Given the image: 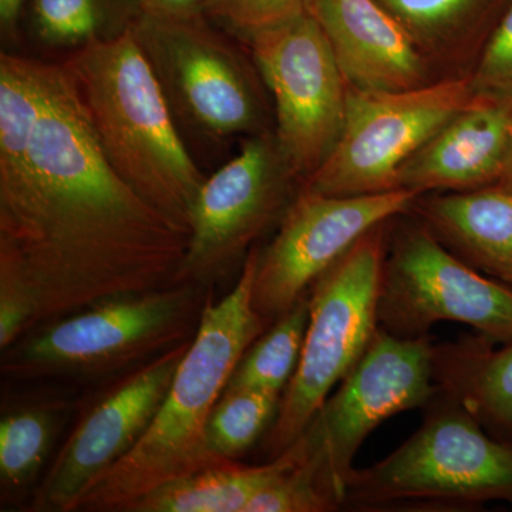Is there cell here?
Wrapping results in <instances>:
<instances>
[{
	"mask_svg": "<svg viewBox=\"0 0 512 512\" xmlns=\"http://www.w3.org/2000/svg\"><path fill=\"white\" fill-rule=\"evenodd\" d=\"M190 228L116 173L66 64L0 55V296L30 323L184 282Z\"/></svg>",
	"mask_w": 512,
	"mask_h": 512,
	"instance_id": "6da1fadb",
	"label": "cell"
},
{
	"mask_svg": "<svg viewBox=\"0 0 512 512\" xmlns=\"http://www.w3.org/2000/svg\"><path fill=\"white\" fill-rule=\"evenodd\" d=\"M258 256L252 248L234 289L205 306L150 426L87 485L74 511H128L158 488L225 461L211 453L208 423L238 363L268 325L252 301Z\"/></svg>",
	"mask_w": 512,
	"mask_h": 512,
	"instance_id": "7a4b0ae2",
	"label": "cell"
},
{
	"mask_svg": "<svg viewBox=\"0 0 512 512\" xmlns=\"http://www.w3.org/2000/svg\"><path fill=\"white\" fill-rule=\"evenodd\" d=\"M111 167L144 200L190 228L201 173L133 29L96 40L63 62Z\"/></svg>",
	"mask_w": 512,
	"mask_h": 512,
	"instance_id": "3957f363",
	"label": "cell"
},
{
	"mask_svg": "<svg viewBox=\"0 0 512 512\" xmlns=\"http://www.w3.org/2000/svg\"><path fill=\"white\" fill-rule=\"evenodd\" d=\"M439 393L440 390H439ZM402 446L353 471L342 507L353 511H466L512 507V441L497 439L441 393Z\"/></svg>",
	"mask_w": 512,
	"mask_h": 512,
	"instance_id": "277c9868",
	"label": "cell"
},
{
	"mask_svg": "<svg viewBox=\"0 0 512 512\" xmlns=\"http://www.w3.org/2000/svg\"><path fill=\"white\" fill-rule=\"evenodd\" d=\"M386 225L363 235L316 279L301 359L279 402L266 448L281 456L301 439L322 404L359 362L379 326Z\"/></svg>",
	"mask_w": 512,
	"mask_h": 512,
	"instance_id": "5b68a950",
	"label": "cell"
},
{
	"mask_svg": "<svg viewBox=\"0 0 512 512\" xmlns=\"http://www.w3.org/2000/svg\"><path fill=\"white\" fill-rule=\"evenodd\" d=\"M429 336L400 338L377 329L369 348L303 431V457L342 507L353 461L369 434L390 417L429 406L439 394Z\"/></svg>",
	"mask_w": 512,
	"mask_h": 512,
	"instance_id": "8992f818",
	"label": "cell"
},
{
	"mask_svg": "<svg viewBox=\"0 0 512 512\" xmlns=\"http://www.w3.org/2000/svg\"><path fill=\"white\" fill-rule=\"evenodd\" d=\"M473 97L470 77L402 92L349 87L338 141L318 170L306 178L303 190L333 197L397 190L403 165Z\"/></svg>",
	"mask_w": 512,
	"mask_h": 512,
	"instance_id": "52a82bcc",
	"label": "cell"
},
{
	"mask_svg": "<svg viewBox=\"0 0 512 512\" xmlns=\"http://www.w3.org/2000/svg\"><path fill=\"white\" fill-rule=\"evenodd\" d=\"M131 29L177 124L211 140L264 133L258 69L204 18L140 15Z\"/></svg>",
	"mask_w": 512,
	"mask_h": 512,
	"instance_id": "ba28073f",
	"label": "cell"
},
{
	"mask_svg": "<svg viewBox=\"0 0 512 512\" xmlns=\"http://www.w3.org/2000/svg\"><path fill=\"white\" fill-rule=\"evenodd\" d=\"M439 322L512 342V289L458 258L424 222L402 225L384 259L379 326L423 338Z\"/></svg>",
	"mask_w": 512,
	"mask_h": 512,
	"instance_id": "9c48e42d",
	"label": "cell"
},
{
	"mask_svg": "<svg viewBox=\"0 0 512 512\" xmlns=\"http://www.w3.org/2000/svg\"><path fill=\"white\" fill-rule=\"evenodd\" d=\"M248 42L274 97L276 144L286 165L305 183L338 141L349 84L311 13L262 30Z\"/></svg>",
	"mask_w": 512,
	"mask_h": 512,
	"instance_id": "30bf717a",
	"label": "cell"
},
{
	"mask_svg": "<svg viewBox=\"0 0 512 512\" xmlns=\"http://www.w3.org/2000/svg\"><path fill=\"white\" fill-rule=\"evenodd\" d=\"M420 197L409 188L353 197L302 188L269 247L259 249L256 312L268 323L281 318L363 235L403 215Z\"/></svg>",
	"mask_w": 512,
	"mask_h": 512,
	"instance_id": "8fae6325",
	"label": "cell"
},
{
	"mask_svg": "<svg viewBox=\"0 0 512 512\" xmlns=\"http://www.w3.org/2000/svg\"><path fill=\"white\" fill-rule=\"evenodd\" d=\"M275 136H249L237 156L205 178L190 211V247L184 281H204L222 271L275 221L284 220L295 198Z\"/></svg>",
	"mask_w": 512,
	"mask_h": 512,
	"instance_id": "7c38bea8",
	"label": "cell"
},
{
	"mask_svg": "<svg viewBox=\"0 0 512 512\" xmlns=\"http://www.w3.org/2000/svg\"><path fill=\"white\" fill-rule=\"evenodd\" d=\"M188 345L158 357L83 420L47 476L37 507L74 511L87 485L136 446L160 409Z\"/></svg>",
	"mask_w": 512,
	"mask_h": 512,
	"instance_id": "4fadbf2b",
	"label": "cell"
},
{
	"mask_svg": "<svg viewBox=\"0 0 512 512\" xmlns=\"http://www.w3.org/2000/svg\"><path fill=\"white\" fill-rule=\"evenodd\" d=\"M191 289L113 299L62 320L23 349L26 369L97 366L163 338L190 303Z\"/></svg>",
	"mask_w": 512,
	"mask_h": 512,
	"instance_id": "5bb4252c",
	"label": "cell"
},
{
	"mask_svg": "<svg viewBox=\"0 0 512 512\" xmlns=\"http://www.w3.org/2000/svg\"><path fill=\"white\" fill-rule=\"evenodd\" d=\"M309 13L352 89L402 92L429 83L419 43L377 0H312Z\"/></svg>",
	"mask_w": 512,
	"mask_h": 512,
	"instance_id": "9a60e30c",
	"label": "cell"
},
{
	"mask_svg": "<svg viewBox=\"0 0 512 512\" xmlns=\"http://www.w3.org/2000/svg\"><path fill=\"white\" fill-rule=\"evenodd\" d=\"M512 107L474 94L399 173V187L420 192L478 190L504 181Z\"/></svg>",
	"mask_w": 512,
	"mask_h": 512,
	"instance_id": "2e32d148",
	"label": "cell"
},
{
	"mask_svg": "<svg viewBox=\"0 0 512 512\" xmlns=\"http://www.w3.org/2000/svg\"><path fill=\"white\" fill-rule=\"evenodd\" d=\"M424 224L458 258L512 289V184L421 201Z\"/></svg>",
	"mask_w": 512,
	"mask_h": 512,
	"instance_id": "e0dca14e",
	"label": "cell"
},
{
	"mask_svg": "<svg viewBox=\"0 0 512 512\" xmlns=\"http://www.w3.org/2000/svg\"><path fill=\"white\" fill-rule=\"evenodd\" d=\"M434 379L485 430L512 441V342L476 333L437 345Z\"/></svg>",
	"mask_w": 512,
	"mask_h": 512,
	"instance_id": "ac0fdd59",
	"label": "cell"
},
{
	"mask_svg": "<svg viewBox=\"0 0 512 512\" xmlns=\"http://www.w3.org/2000/svg\"><path fill=\"white\" fill-rule=\"evenodd\" d=\"M296 441L281 456L261 466L221 461L183 480L164 485L128 512H245L256 494L301 461Z\"/></svg>",
	"mask_w": 512,
	"mask_h": 512,
	"instance_id": "d6986e66",
	"label": "cell"
},
{
	"mask_svg": "<svg viewBox=\"0 0 512 512\" xmlns=\"http://www.w3.org/2000/svg\"><path fill=\"white\" fill-rule=\"evenodd\" d=\"M140 16L136 0H33V28L52 47H80L111 39Z\"/></svg>",
	"mask_w": 512,
	"mask_h": 512,
	"instance_id": "ffe728a7",
	"label": "cell"
},
{
	"mask_svg": "<svg viewBox=\"0 0 512 512\" xmlns=\"http://www.w3.org/2000/svg\"><path fill=\"white\" fill-rule=\"evenodd\" d=\"M308 322L309 299L305 295L255 340L225 390H251L282 397L301 359Z\"/></svg>",
	"mask_w": 512,
	"mask_h": 512,
	"instance_id": "44dd1931",
	"label": "cell"
},
{
	"mask_svg": "<svg viewBox=\"0 0 512 512\" xmlns=\"http://www.w3.org/2000/svg\"><path fill=\"white\" fill-rule=\"evenodd\" d=\"M281 397L251 390H225L208 423L211 453L232 460L245 453L278 413Z\"/></svg>",
	"mask_w": 512,
	"mask_h": 512,
	"instance_id": "7402d4cb",
	"label": "cell"
},
{
	"mask_svg": "<svg viewBox=\"0 0 512 512\" xmlns=\"http://www.w3.org/2000/svg\"><path fill=\"white\" fill-rule=\"evenodd\" d=\"M402 23L421 50H439L470 23L487 0H377Z\"/></svg>",
	"mask_w": 512,
	"mask_h": 512,
	"instance_id": "603a6c76",
	"label": "cell"
},
{
	"mask_svg": "<svg viewBox=\"0 0 512 512\" xmlns=\"http://www.w3.org/2000/svg\"><path fill=\"white\" fill-rule=\"evenodd\" d=\"M49 419L42 413L13 414L0 423V474L12 485L26 483L45 460Z\"/></svg>",
	"mask_w": 512,
	"mask_h": 512,
	"instance_id": "cb8c5ba5",
	"label": "cell"
},
{
	"mask_svg": "<svg viewBox=\"0 0 512 512\" xmlns=\"http://www.w3.org/2000/svg\"><path fill=\"white\" fill-rule=\"evenodd\" d=\"M335 510H339L338 504L320 487L315 470L303 456L295 467L285 471L261 493L256 494L245 508V512H325Z\"/></svg>",
	"mask_w": 512,
	"mask_h": 512,
	"instance_id": "d4e9b609",
	"label": "cell"
},
{
	"mask_svg": "<svg viewBox=\"0 0 512 512\" xmlns=\"http://www.w3.org/2000/svg\"><path fill=\"white\" fill-rule=\"evenodd\" d=\"M312 0H205V15L244 37L306 15Z\"/></svg>",
	"mask_w": 512,
	"mask_h": 512,
	"instance_id": "484cf974",
	"label": "cell"
},
{
	"mask_svg": "<svg viewBox=\"0 0 512 512\" xmlns=\"http://www.w3.org/2000/svg\"><path fill=\"white\" fill-rule=\"evenodd\" d=\"M470 79L476 96L512 107V2L485 43Z\"/></svg>",
	"mask_w": 512,
	"mask_h": 512,
	"instance_id": "4316f807",
	"label": "cell"
},
{
	"mask_svg": "<svg viewBox=\"0 0 512 512\" xmlns=\"http://www.w3.org/2000/svg\"><path fill=\"white\" fill-rule=\"evenodd\" d=\"M140 15L158 19H197L205 16V0H136Z\"/></svg>",
	"mask_w": 512,
	"mask_h": 512,
	"instance_id": "83f0119b",
	"label": "cell"
},
{
	"mask_svg": "<svg viewBox=\"0 0 512 512\" xmlns=\"http://www.w3.org/2000/svg\"><path fill=\"white\" fill-rule=\"evenodd\" d=\"M25 0H0V30L2 36L12 39L18 30Z\"/></svg>",
	"mask_w": 512,
	"mask_h": 512,
	"instance_id": "f1b7e54d",
	"label": "cell"
},
{
	"mask_svg": "<svg viewBox=\"0 0 512 512\" xmlns=\"http://www.w3.org/2000/svg\"><path fill=\"white\" fill-rule=\"evenodd\" d=\"M504 181H507V183L512 184V141H511L510 157H508L507 174H505Z\"/></svg>",
	"mask_w": 512,
	"mask_h": 512,
	"instance_id": "f546056e",
	"label": "cell"
}]
</instances>
